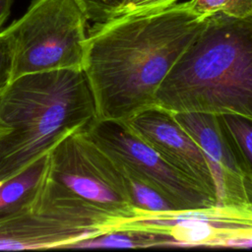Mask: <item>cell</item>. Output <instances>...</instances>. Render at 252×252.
<instances>
[{
  "mask_svg": "<svg viewBox=\"0 0 252 252\" xmlns=\"http://www.w3.org/2000/svg\"><path fill=\"white\" fill-rule=\"evenodd\" d=\"M129 129L218 203L217 187L205 153L171 111L152 105L124 121Z\"/></svg>",
  "mask_w": 252,
  "mask_h": 252,
  "instance_id": "obj_9",
  "label": "cell"
},
{
  "mask_svg": "<svg viewBox=\"0 0 252 252\" xmlns=\"http://www.w3.org/2000/svg\"><path fill=\"white\" fill-rule=\"evenodd\" d=\"M84 129L115 161L122 173L160 193L179 212L218 207L215 199L167 163L124 122L95 119Z\"/></svg>",
  "mask_w": 252,
  "mask_h": 252,
  "instance_id": "obj_7",
  "label": "cell"
},
{
  "mask_svg": "<svg viewBox=\"0 0 252 252\" xmlns=\"http://www.w3.org/2000/svg\"><path fill=\"white\" fill-rule=\"evenodd\" d=\"M178 1L179 0H128L117 17L162 10L178 3Z\"/></svg>",
  "mask_w": 252,
  "mask_h": 252,
  "instance_id": "obj_17",
  "label": "cell"
},
{
  "mask_svg": "<svg viewBox=\"0 0 252 252\" xmlns=\"http://www.w3.org/2000/svg\"><path fill=\"white\" fill-rule=\"evenodd\" d=\"M219 116L245 166L252 188V120L234 114Z\"/></svg>",
  "mask_w": 252,
  "mask_h": 252,
  "instance_id": "obj_12",
  "label": "cell"
},
{
  "mask_svg": "<svg viewBox=\"0 0 252 252\" xmlns=\"http://www.w3.org/2000/svg\"><path fill=\"white\" fill-rule=\"evenodd\" d=\"M170 243H176V241L166 233L143 228L121 227L75 242L70 248H139Z\"/></svg>",
  "mask_w": 252,
  "mask_h": 252,
  "instance_id": "obj_11",
  "label": "cell"
},
{
  "mask_svg": "<svg viewBox=\"0 0 252 252\" xmlns=\"http://www.w3.org/2000/svg\"><path fill=\"white\" fill-rule=\"evenodd\" d=\"M123 222L50 178L47 168L33 199L0 219V250L70 248L80 240L117 229Z\"/></svg>",
  "mask_w": 252,
  "mask_h": 252,
  "instance_id": "obj_4",
  "label": "cell"
},
{
  "mask_svg": "<svg viewBox=\"0 0 252 252\" xmlns=\"http://www.w3.org/2000/svg\"><path fill=\"white\" fill-rule=\"evenodd\" d=\"M95 119L94 96L83 70L15 79L0 94V184Z\"/></svg>",
  "mask_w": 252,
  "mask_h": 252,
  "instance_id": "obj_3",
  "label": "cell"
},
{
  "mask_svg": "<svg viewBox=\"0 0 252 252\" xmlns=\"http://www.w3.org/2000/svg\"><path fill=\"white\" fill-rule=\"evenodd\" d=\"M123 175L125 176L131 202L138 212V217L142 215H157L179 212L168 200H166L155 189L149 187L145 183L135 178L125 175L124 173Z\"/></svg>",
  "mask_w": 252,
  "mask_h": 252,
  "instance_id": "obj_13",
  "label": "cell"
},
{
  "mask_svg": "<svg viewBox=\"0 0 252 252\" xmlns=\"http://www.w3.org/2000/svg\"><path fill=\"white\" fill-rule=\"evenodd\" d=\"M88 22L102 23L117 17L128 0H77Z\"/></svg>",
  "mask_w": 252,
  "mask_h": 252,
  "instance_id": "obj_15",
  "label": "cell"
},
{
  "mask_svg": "<svg viewBox=\"0 0 252 252\" xmlns=\"http://www.w3.org/2000/svg\"><path fill=\"white\" fill-rule=\"evenodd\" d=\"M206 19L186 1L119 16L88 29L83 71L96 119L124 122L154 105L160 84Z\"/></svg>",
  "mask_w": 252,
  "mask_h": 252,
  "instance_id": "obj_1",
  "label": "cell"
},
{
  "mask_svg": "<svg viewBox=\"0 0 252 252\" xmlns=\"http://www.w3.org/2000/svg\"><path fill=\"white\" fill-rule=\"evenodd\" d=\"M13 42L5 29L0 32V94L13 82Z\"/></svg>",
  "mask_w": 252,
  "mask_h": 252,
  "instance_id": "obj_16",
  "label": "cell"
},
{
  "mask_svg": "<svg viewBox=\"0 0 252 252\" xmlns=\"http://www.w3.org/2000/svg\"><path fill=\"white\" fill-rule=\"evenodd\" d=\"M154 105L252 120V16L208 17L160 84Z\"/></svg>",
  "mask_w": 252,
  "mask_h": 252,
  "instance_id": "obj_2",
  "label": "cell"
},
{
  "mask_svg": "<svg viewBox=\"0 0 252 252\" xmlns=\"http://www.w3.org/2000/svg\"><path fill=\"white\" fill-rule=\"evenodd\" d=\"M173 114L205 153L217 187L218 207L252 215V188L249 178L220 116L203 112Z\"/></svg>",
  "mask_w": 252,
  "mask_h": 252,
  "instance_id": "obj_8",
  "label": "cell"
},
{
  "mask_svg": "<svg viewBox=\"0 0 252 252\" xmlns=\"http://www.w3.org/2000/svg\"><path fill=\"white\" fill-rule=\"evenodd\" d=\"M88 20L77 0H33L6 31L14 49L13 81L56 70H83Z\"/></svg>",
  "mask_w": 252,
  "mask_h": 252,
  "instance_id": "obj_5",
  "label": "cell"
},
{
  "mask_svg": "<svg viewBox=\"0 0 252 252\" xmlns=\"http://www.w3.org/2000/svg\"><path fill=\"white\" fill-rule=\"evenodd\" d=\"M48 175L113 218L126 221L138 217L125 176L84 128L66 135L49 151Z\"/></svg>",
  "mask_w": 252,
  "mask_h": 252,
  "instance_id": "obj_6",
  "label": "cell"
},
{
  "mask_svg": "<svg viewBox=\"0 0 252 252\" xmlns=\"http://www.w3.org/2000/svg\"><path fill=\"white\" fill-rule=\"evenodd\" d=\"M187 3L203 19L218 13L235 18L252 16V0H188Z\"/></svg>",
  "mask_w": 252,
  "mask_h": 252,
  "instance_id": "obj_14",
  "label": "cell"
},
{
  "mask_svg": "<svg viewBox=\"0 0 252 252\" xmlns=\"http://www.w3.org/2000/svg\"><path fill=\"white\" fill-rule=\"evenodd\" d=\"M48 153L0 184V219L20 211L33 199L47 173Z\"/></svg>",
  "mask_w": 252,
  "mask_h": 252,
  "instance_id": "obj_10",
  "label": "cell"
},
{
  "mask_svg": "<svg viewBox=\"0 0 252 252\" xmlns=\"http://www.w3.org/2000/svg\"><path fill=\"white\" fill-rule=\"evenodd\" d=\"M13 2L14 0H0V28L8 18Z\"/></svg>",
  "mask_w": 252,
  "mask_h": 252,
  "instance_id": "obj_18",
  "label": "cell"
}]
</instances>
